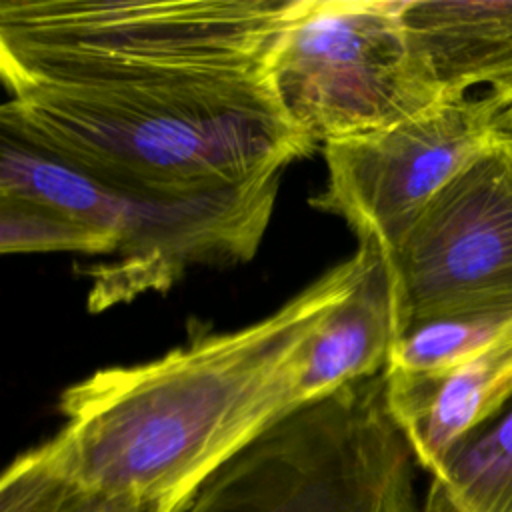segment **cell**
<instances>
[{"label": "cell", "instance_id": "6da1fadb", "mask_svg": "<svg viewBox=\"0 0 512 512\" xmlns=\"http://www.w3.org/2000/svg\"><path fill=\"white\" fill-rule=\"evenodd\" d=\"M374 244L326 270L272 314L204 332L132 366L102 368L58 400L62 428L36 446L62 480L180 508L270 424L300 406L306 346L362 276Z\"/></svg>", "mask_w": 512, "mask_h": 512}, {"label": "cell", "instance_id": "9a60e30c", "mask_svg": "<svg viewBox=\"0 0 512 512\" xmlns=\"http://www.w3.org/2000/svg\"><path fill=\"white\" fill-rule=\"evenodd\" d=\"M500 132H510L512 134V106L504 108V114H502V126H500Z\"/></svg>", "mask_w": 512, "mask_h": 512}, {"label": "cell", "instance_id": "7a4b0ae2", "mask_svg": "<svg viewBox=\"0 0 512 512\" xmlns=\"http://www.w3.org/2000/svg\"><path fill=\"white\" fill-rule=\"evenodd\" d=\"M0 132L140 198H200L280 176L316 142L268 76L10 90Z\"/></svg>", "mask_w": 512, "mask_h": 512}, {"label": "cell", "instance_id": "30bf717a", "mask_svg": "<svg viewBox=\"0 0 512 512\" xmlns=\"http://www.w3.org/2000/svg\"><path fill=\"white\" fill-rule=\"evenodd\" d=\"M394 342L390 274L382 250L374 244L352 292L330 310L306 346L298 402H312L384 372Z\"/></svg>", "mask_w": 512, "mask_h": 512}, {"label": "cell", "instance_id": "8fae6325", "mask_svg": "<svg viewBox=\"0 0 512 512\" xmlns=\"http://www.w3.org/2000/svg\"><path fill=\"white\" fill-rule=\"evenodd\" d=\"M422 512H512V404L430 478Z\"/></svg>", "mask_w": 512, "mask_h": 512}, {"label": "cell", "instance_id": "277c9868", "mask_svg": "<svg viewBox=\"0 0 512 512\" xmlns=\"http://www.w3.org/2000/svg\"><path fill=\"white\" fill-rule=\"evenodd\" d=\"M414 468L380 372L290 410L176 512H422Z\"/></svg>", "mask_w": 512, "mask_h": 512}, {"label": "cell", "instance_id": "2e32d148", "mask_svg": "<svg viewBox=\"0 0 512 512\" xmlns=\"http://www.w3.org/2000/svg\"><path fill=\"white\" fill-rule=\"evenodd\" d=\"M504 134H508V136H510V138H512V134H510V132H504Z\"/></svg>", "mask_w": 512, "mask_h": 512}, {"label": "cell", "instance_id": "4fadbf2b", "mask_svg": "<svg viewBox=\"0 0 512 512\" xmlns=\"http://www.w3.org/2000/svg\"><path fill=\"white\" fill-rule=\"evenodd\" d=\"M512 326V316H474L430 320L396 338L388 370L442 374L490 346Z\"/></svg>", "mask_w": 512, "mask_h": 512}, {"label": "cell", "instance_id": "3957f363", "mask_svg": "<svg viewBox=\"0 0 512 512\" xmlns=\"http://www.w3.org/2000/svg\"><path fill=\"white\" fill-rule=\"evenodd\" d=\"M294 2L2 0L0 70L8 90L268 76Z\"/></svg>", "mask_w": 512, "mask_h": 512}, {"label": "cell", "instance_id": "5bb4252c", "mask_svg": "<svg viewBox=\"0 0 512 512\" xmlns=\"http://www.w3.org/2000/svg\"><path fill=\"white\" fill-rule=\"evenodd\" d=\"M0 226L2 254L78 252L110 256V248L100 236L30 202L0 196Z\"/></svg>", "mask_w": 512, "mask_h": 512}, {"label": "cell", "instance_id": "7c38bea8", "mask_svg": "<svg viewBox=\"0 0 512 512\" xmlns=\"http://www.w3.org/2000/svg\"><path fill=\"white\" fill-rule=\"evenodd\" d=\"M178 508L78 488L54 474L36 448L20 454L0 482V512H176Z\"/></svg>", "mask_w": 512, "mask_h": 512}, {"label": "cell", "instance_id": "5b68a950", "mask_svg": "<svg viewBox=\"0 0 512 512\" xmlns=\"http://www.w3.org/2000/svg\"><path fill=\"white\" fill-rule=\"evenodd\" d=\"M406 0H296L268 80L316 144L386 130L444 96L412 52Z\"/></svg>", "mask_w": 512, "mask_h": 512}, {"label": "cell", "instance_id": "ba28073f", "mask_svg": "<svg viewBox=\"0 0 512 512\" xmlns=\"http://www.w3.org/2000/svg\"><path fill=\"white\" fill-rule=\"evenodd\" d=\"M384 374L390 412L416 466L434 478L464 440L512 404V326L442 374Z\"/></svg>", "mask_w": 512, "mask_h": 512}, {"label": "cell", "instance_id": "9c48e42d", "mask_svg": "<svg viewBox=\"0 0 512 512\" xmlns=\"http://www.w3.org/2000/svg\"><path fill=\"white\" fill-rule=\"evenodd\" d=\"M404 24L444 96L486 86L512 106V0H406Z\"/></svg>", "mask_w": 512, "mask_h": 512}, {"label": "cell", "instance_id": "8992f818", "mask_svg": "<svg viewBox=\"0 0 512 512\" xmlns=\"http://www.w3.org/2000/svg\"><path fill=\"white\" fill-rule=\"evenodd\" d=\"M396 338L444 318L512 316V138L458 174L390 254Z\"/></svg>", "mask_w": 512, "mask_h": 512}, {"label": "cell", "instance_id": "52a82bcc", "mask_svg": "<svg viewBox=\"0 0 512 512\" xmlns=\"http://www.w3.org/2000/svg\"><path fill=\"white\" fill-rule=\"evenodd\" d=\"M504 108L490 92L442 98L386 130L324 144L328 180L312 204L386 256L436 194L496 144Z\"/></svg>", "mask_w": 512, "mask_h": 512}]
</instances>
